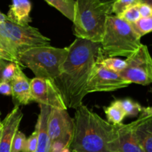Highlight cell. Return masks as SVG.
<instances>
[{
  "mask_svg": "<svg viewBox=\"0 0 152 152\" xmlns=\"http://www.w3.org/2000/svg\"><path fill=\"white\" fill-rule=\"evenodd\" d=\"M68 52L59 77L53 81L67 108L77 109L88 94V82L102 51L100 42L76 38L68 46Z\"/></svg>",
  "mask_w": 152,
  "mask_h": 152,
  "instance_id": "obj_1",
  "label": "cell"
},
{
  "mask_svg": "<svg viewBox=\"0 0 152 152\" xmlns=\"http://www.w3.org/2000/svg\"><path fill=\"white\" fill-rule=\"evenodd\" d=\"M70 150L72 152H115L118 140L117 126L105 121L86 105L76 109Z\"/></svg>",
  "mask_w": 152,
  "mask_h": 152,
  "instance_id": "obj_2",
  "label": "cell"
},
{
  "mask_svg": "<svg viewBox=\"0 0 152 152\" xmlns=\"http://www.w3.org/2000/svg\"><path fill=\"white\" fill-rule=\"evenodd\" d=\"M111 4L99 0H75L74 34L77 38L101 42Z\"/></svg>",
  "mask_w": 152,
  "mask_h": 152,
  "instance_id": "obj_3",
  "label": "cell"
},
{
  "mask_svg": "<svg viewBox=\"0 0 152 152\" xmlns=\"http://www.w3.org/2000/svg\"><path fill=\"white\" fill-rule=\"evenodd\" d=\"M50 44V39L31 25H19L8 19L0 24V58L7 62L19 64L21 53Z\"/></svg>",
  "mask_w": 152,
  "mask_h": 152,
  "instance_id": "obj_4",
  "label": "cell"
},
{
  "mask_svg": "<svg viewBox=\"0 0 152 152\" xmlns=\"http://www.w3.org/2000/svg\"><path fill=\"white\" fill-rule=\"evenodd\" d=\"M140 39L132 24L115 15H109L100 42L101 48L104 54L108 57L128 58L141 46Z\"/></svg>",
  "mask_w": 152,
  "mask_h": 152,
  "instance_id": "obj_5",
  "label": "cell"
},
{
  "mask_svg": "<svg viewBox=\"0 0 152 152\" xmlns=\"http://www.w3.org/2000/svg\"><path fill=\"white\" fill-rule=\"evenodd\" d=\"M68 52V47L59 48L50 45L38 46L21 53L18 60L21 67L31 70L35 77L54 81L60 74Z\"/></svg>",
  "mask_w": 152,
  "mask_h": 152,
  "instance_id": "obj_6",
  "label": "cell"
},
{
  "mask_svg": "<svg viewBox=\"0 0 152 152\" xmlns=\"http://www.w3.org/2000/svg\"><path fill=\"white\" fill-rule=\"evenodd\" d=\"M126 66L120 75L129 83L148 86L152 83V57L148 47H140L126 59Z\"/></svg>",
  "mask_w": 152,
  "mask_h": 152,
  "instance_id": "obj_7",
  "label": "cell"
},
{
  "mask_svg": "<svg viewBox=\"0 0 152 152\" xmlns=\"http://www.w3.org/2000/svg\"><path fill=\"white\" fill-rule=\"evenodd\" d=\"M130 83L123 80L120 74L104 67L98 58L89 77L86 92L90 94L94 92L114 91L128 87Z\"/></svg>",
  "mask_w": 152,
  "mask_h": 152,
  "instance_id": "obj_8",
  "label": "cell"
},
{
  "mask_svg": "<svg viewBox=\"0 0 152 152\" xmlns=\"http://www.w3.org/2000/svg\"><path fill=\"white\" fill-rule=\"evenodd\" d=\"M74 120L67 110L51 108L47 129L50 143L62 142L70 148L74 135Z\"/></svg>",
  "mask_w": 152,
  "mask_h": 152,
  "instance_id": "obj_9",
  "label": "cell"
},
{
  "mask_svg": "<svg viewBox=\"0 0 152 152\" xmlns=\"http://www.w3.org/2000/svg\"><path fill=\"white\" fill-rule=\"evenodd\" d=\"M31 96L34 102L52 108L67 110L62 94L53 80L34 77L31 80Z\"/></svg>",
  "mask_w": 152,
  "mask_h": 152,
  "instance_id": "obj_10",
  "label": "cell"
},
{
  "mask_svg": "<svg viewBox=\"0 0 152 152\" xmlns=\"http://www.w3.org/2000/svg\"><path fill=\"white\" fill-rule=\"evenodd\" d=\"M22 117L23 114L19 107L15 106L1 122L2 129L0 137V152H10L13 137L19 129Z\"/></svg>",
  "mask_w": 152,
  "mask_h": 152,
  "instance_id": "obj_11",
  "label": "cell"
},
{
  "mask_svg": "<svg viewBox=\"0 0 152 152\" xmlns=\"http://www.w3.org/2000/svg\"><path fill=\"white\" fill-rule=\"evenodd\" d=\"M135 134L144 152H152V107L143 108L135 120Z\"/></svg>",
  "mask_w": 152,
  "mask_h": 152,
  "instance_id": "obj_12",
  "label": "cell"
},
{
  "mask_svg": "<svg viewBox=\"0 0 152 152\" xmlns=\"http://www.w3.org/2000/svg\"><path fill=\"white\" fill-rule=\"evenodd\" d=\"M117 126L118 140L115 152H144L135 134V120L129 124Z\"/></svg>",
  "mask_w": 152,
  "mask_h": 152,
  "instance_id": "obj_13",
  "label": "cell"
},
{
  "mask_svg": "<svg viewBox=\"0 0 152 152\" xmlns=\"http://www.w3.org/2000/svg\"><path fill=\"white\" fill-rule=\"evenodd\" d=\"M12 87V99L15 106L26 105L34 102L31 96V80L26 77L22 69L10 83Z\"/></svg>",
  "mask_w": 152,
  "mask_h": 152,
  "instance_id": "obj_14",
  "label": "cell"
},
{
  "mask_svg": "<svg viewBox=\"0 0 152 152\" xmlns=\"http://www.w3.org/2000/svg\"><path fill=\"white\" fill-rule=\"evenodd\" d=\"M39 114L35 129L38 132V145L35 152H50V142L48 136V120L51 108L39 105Z\"/></svg>",
  "mask_w": 152,
  "mask_h": 152,
  "instance_id": "obj_15",
  "label": "cell"
},
{
  "mask_svg": "<svg viewBox=\"0 0 152 152\" xmlns=\"http://www.w3.org/2000/svg\"><path fill=\"white\" fill-rule=\"evenodd\" d=\"M32 4L30 0H12L7 13V19L19 25H28L32 19L31 11Z\"/></svg>",
  "mask_w": 152,
  "mask_h": 152,
  "instance_id": "obj_16",
  "label": "cell"
},
{
  "mask_svg": "<svg viewBox=\"0 0 152 152\" xmlns=\"http://www.w3.org/2000/svg\"><path fill=\"white\" fill-rule=\"evenodd\" d=\"M105 113L108 118V122L114 126L121 124L126 117L125 111L120 103V99H116L109 106L105 108Z\"/></svg>",
  "mask_w": 152,
  "mask_h": 152,
  "instance_id": "obj_17",
  "label": "cell"
},
{
  "mask_svg": "<svg viewBox=\"0 0 152 152\" xmlns=\"http://www.w3.org/2000/svg\"><path fill=\"white\" fill-rule=\"evenodd\" d=\"M45 1L52 7H55L62 15L73 22L75 0H45Z\"/></svg>",
  "mask_w": 152,
  "mask_h": 152,
  "instance_id": "obj_18",
  "label": "cell"
},
{
  "mask_svg": "<svg viewBox=\"0 0 152 152\" xmlns=\"http://www.w3.org/2000/svg\"><path fill=\"white\" fill-rule=\"evenodd\" d=\"M99 61L104 67L117 74L122 72L126 66V60L117 57H108L104 54L102 50L99 54Z\"/></svg>",
  "mask_w": 152,
  "mask_h": 152,
  "instance_id": "obj_19",
  "label": "cell"
},
{
  "mask_svg": "<svg viewBox=\"0 0 152 152\" xmlns=\"http://www.w3.org/2000/svg\"><path fill=\"white\" fill-rule=\"evenodd\" d=\"M120 103L126 117H136L140 115L144 107L131 98L120 99Z\"/></svg>",
  "mask_w": 152,
  "mask_h": 152,
  "instance_id": "obj_20",
  "label": "cell"
},
{
  "mask_svg": "<svg viewBox=\"0 0 152 152\" xmlns=\"http://www.w3.org/2000/svg\"><path fill=\"white\" fill-rule=\"evenodd\" d=\"M141 2V0H115L111 4V15L119 16L128 8L137 5Z\"/></svg>",
  "mask_w": 152,
  "mask_h": 152,
  "instance_id": "obj_21",
  "label": "cell"
},
{
  "mask_svg": "<svg viewBox=\"0 0 152 152\" xmlns=\"http://www.w3.org/2000/svg\"><path fill=\"white\" fill-rule=\"evenodd\" d=\"M135 32L140 37L152 32V16L150 17L140 18L135 23L132 24Z\"/></svg>",
  "mask_w": 152,
  "mask_h": 152,
  "instance_id": "obj_22",
  "label": "cell"
},
{
  "mask_svg": "<svg viewBox=\"0 0 152 152\" xmlns=\"http://www.w3.org/2000/svg\"><path fill=\"white\" fill-rule=\"evenodd\" d=\"M22 68V67H21L19 64L9 62L4 67L1 73V81L11 83Z\"/></svg>",
  "mask_w": 152,
  "mask_h": 152,
  "instance_id": "obj_23",
  "label": "cell"
},
{
  "mask_svg": "<svg viewBox=\"0 0 152 152\" xmlns=\"http://www.w3.org/2000/svg\"><path fill=\"white\" fill-rule=\"evenodd\" d=\"M118 17L121 18L123 20L126 21L130 24H134L137 22L141 18L139 9H138V4L128 8L123 13H121Z\"/></svg>",
  "mask_w": 152,
  "mask_h": 152,
  "instance_id": "obj_24",
  "label": "cell"
},
{
  "mask_svg": "<svg viewBox=\"0 0 152 152\" xmlns=\"http://www.w3.org/2000/svg\"><path fill=\"white\" fill-rule=\"evenodd\" d=\"M37 145H38V132L35 129V131L25 140L22 152H35Z\"/></svg>",
  "mask_w": 152,
  "mask_h": 152,
  "instance_id": "obj_25",
  "label": "cell"
},
{
  "mask_svg": "<svg viewBox=\"0 0 152 152\" xmlns=\"http://www.w3.org/2000/svg\"><path fill=\"white\" fill-rule=\"evenodd\" d=\"M25 140H26L25 135L22 132L18 130L13 137L10 152H22Z\"/></svg>",
  "mask_w": 152,
  "mask_h": 152,
  "instance_id": "obj_26",
  "label": "cell"
},
{
  "mask_svg": "<svg viewBox=\"0 0 152 152\" xmlns=\"http://www.w3.org/2000/svg\"><path fill=\"white\" fill-rule=\"evenodd\" d=\"M138 9H139L141 18L150 17L152 16V7L147 3H139L138 4Z\"/></svg>",
  "mask_w": 152,
  "mask_h": 152,
  "instance_id": "obj_27",
  "label": "cell"
},
{
  "mask_svg": "<svg viewBox=\"0 0 152 152\" xmlns=\"http://www.w3.org/2000/svg\"><path fill=\"white\" fill-rule=\"evenodd\" d=\"M0 94L4 96H11L12 87L10 83L5 81L0 82Z\"/></svg>",
  "mask_w": 152,
  "mask_h": 152,
  "instance_id": "obj_28",
  "label": "cell"
},
{
  "mask_svg": "<svg viewBox=\"0 0 152 152\" xmlns=\"http://www.w3.org/2000/svg\"><path fill=\"white\" fill-rule=\"evenodd\" d=\"M8 62H7V61L4 60L3 59L0 58V82L1 81V73H2L3 69H4V67L6 66V65H7Z\"/></svg>",
  "mask_w": 152,
  "mask_h": 152,
  "instance_id": "obj_29",
  "label": "cell"
},
{
  "mask_svg": "<svg viewBox=\"0 0 152 152\" xmlns=\"http://www.w3.org/2000/svg\"><path fill=\"white\" fill-rule=\"evenodd\" d=\"M7 16H6V15H4V13H2L1 11H0V24L4 22L6 20H7Z\"/></svg>",
  "mask_w": 152,
  "mask_h": 152,
  "instance_id": "obj_30",
  "label": "cell"
},
{
  "mask_svg": "<svg viewBox=\"0 0 152 152\" xmlns=\"http://www.w3.org/2000/svg\"><path fill=\"white\" fill-rule=\"evenodd\" d=\"M141 2L147 3L152 7V0H141Z\"/></svg>",
  "mask_w": 152,
  "mask_h": 152,
  "instance_id": "obj_31",
  "label": "cell"
},
{
  "mask_svg": "<svg viewBox=\"0 0 152 152\" xmlns=\"http://www.w3.org/2000/svg\"><path fill=\"white\" fill-rule=\"evenodd\" d=\"M99 1H102V2H109V3H112L114 2L115 0H99Z\"/></svg>",
  "mask_w": 152,
  "mask_h": 152,
  "instance_id": "obj_32",
  "label": "cell"
},
{
  "mask_svg": "<svg viewBox=\"0 0 152 152\" xmlns=\"http://www.w3.org/2000/svg\"><path fill=\"white\" fill-rule=\"evenodd\" d=\"M60 152H71V150H70V148H66L65 149L62 150Z\"/></svg>",
  "mask_w": 152,
  "mask_h": 152,
  "instance_id": "obj_33",
  "label": "cell"
},
{
  "mask_svg": "<svg viewBox=\"0 0 152 152\" xmlns=\"http://www.w3.org/2000/svg\"><path fill=\"white\" fill-rule=\"evenodd\" d=\"M0 115H1V113H0ZM1 129H2V124H1V122L0 120V131L1 130Z\"/></svg>",
  "mask_w": 152,
  "mask_h": 152,
  "instance_id": "obj_34",
  "label": "cell"
},
{
  "mask_svg": "<svg viewBox=\"0 0 152 152\" xmlns=\"http://www.w3.org/2000/svg\"><path fill=\"white\" fill-rule=\"evenodd\" d=\"M1 130L0 131V137H1Z\"/></svg>",
  "mask_w": 152,
  "mask_h": 152,
  "instance_id": "obj_35",
  "label": "cell"
}]
</instances>
